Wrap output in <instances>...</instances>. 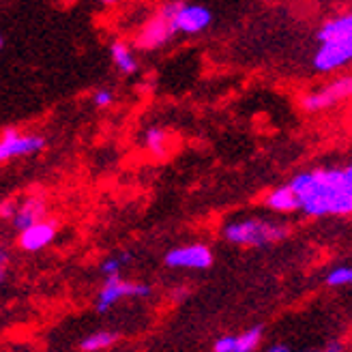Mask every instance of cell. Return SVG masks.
<instances>
[{"label": "cell", "instance_id": "cell-14", "mask_svg": "<svg viewBox=\"0 0 352 352\" xmlns=\"http://www.w3.org/2000/svg\"><path fill=\"white\" fill-rule=\"evenodd\" d=\"M110 54H112L114 65L120 69L122 74L131 76V74H135V72H138V60H135V56H133V52H131L125 43H122V41L112 43Z\"/></svg>", "mask_w": 352, "mask_h": 352}, {"label": "cell", "instance_id": "cell-27", "mask_svg": "<svg viewBox=\"0 0 352 352\" xmlns=\"http://www.w3.org/2000/svg\"><path fill=\"white\" fill-rule=\"evenodd\" d=\"M3 275H5V273H3V267H0V281H3Z\"/></svg>", "mask_w": 352, "mask_h": 352}, {"label": "cell", "instance_id": "cell-12", "mask_svg": "<svg viewBox=\"0 0 352 352\" xmlns=\"http://www.w3.org/2000/svg\"><path fill=\"white\" fill-rule=\"evenodd\" d=\"M43 215H45L43 200L41 198H28L24 204L17 206L13 223H15L17 230H26V228L34 226L37 221H43Z\"/></svg>", "mask_w": 352, "mask_h": 352}, {"label": "cell", "instance_id": "cell-17", "mask_svg": "<svg viewBox=\"0 0 352 352\" xmlns=\"http://www.w3.org/2000/svg\"><path fill=\"white\" fill-rule=\"evenodd\" d=\"M144 144L151 153L162 155L168 146V133L162 127H151L144 135Z\"/></svg>", "mask_w": 352, "mask_h": 352}, {"label": "cell", "instance_id": "cell-11", "mask_svg": "<svg viewBox=\"0 0 352 352\" xmlns=\"http://www.w3.org/2000/svg\"><path fill=\"white\" fill-rule=\"evenodd\" d=\"M352 39V15H338L329 20L320 30H318V41L322 43H338V41H348Z\"/></svg>", "mask_w": 352, "mask_h": 352}, {"label": "cell", "instance_id": "cell-10", "mask_svg": "<svg viewBox=\"0 0 352 352\" xmlns=\"http://www.w3.org/2000/svg\"><path fill=\"white\" fill-rule=\"evenodd\" d=\"M56 236V226L52 221H37L20 234V245L26 252H39Z\"/></svg>", "mask_w": 352, "mask_h": 352}, {"label": "cell", "instance_id": "cell-8", "mask_svg": "<svg viewBox=\"0 0 352 352\" xmlns=\"http://www.w3.org/2000/svg\"><path fill=\"white\" fill-rule=\"evenodd\" d=\"M213 13L200 5H181L179 11L172 17V28L174 32H185V34H198L204 28H208Z\"/></svg>", "mask_w": 352, "mask_h": 352}, {"label": "cell", "instance_id": "cell-21", "mask_svg": "<svg viewBox=\"0 0 352 352\" xmlns=\"http://www.w3.org/2000/svg\"><path fill=\"white\" fill-rule=\"evenodd\" d=\"M215 352H234V338H219L213 346Z\"/></svg>", "mask_w": 352, "mask_h": 352}, {"label": "cell", "instance_id": "cell-24", "mask_svg": "<svg viewBox=\"0 0 352 352\" xmlns=\"http://www.w3.org/2000/svg\"><path fill=\"white\" fill-rule=\"evenodd\" d=\"M269 352H290V350H288V346H281V344H279V346H273Z\"/></svg>", "mask_w": 352, "mask_h": 352}, {"label": "cell", "instance_id": "cell-4", "mask_svg": "<svg viewBox=\"0 0 352 352\" xmlns=\"http://www.w3.org/2000/svg\"><path fill=\"white\" fill-rule=\"evenodd\" d=\"M153 288L148 284H133V281H125L120 275L105 277V286L99 292V301H97V311H108L112 309L120 298L125 296H151Z\"/></svg>", "mask_w": 352, "mask_h": 352}, {"label": "cell", "instance_id": "cell-15", "mask_svg": "<svg viewBox=\"0 0 352 352\" xmlns=\"http://www.w3.org/2000/svg\"><path fill=\"white\" fill-rule=\"evenodd\" d=\"M116 340H118V333L114 331H97L93 336H88L86 340H82L80 348L84 352H97L103 348H110L112 344H116Z\"/></svg>", "mask_w": 352, "mask_h": 352}, {"label": "cell", "instance_id": "cell-26", "mask_svg": "<svg viewBox=\"0 0 352 352\" xmlns=\"http://www.w3.org/2000/svg\"><path fill=\"white\" fill-rule=\"evenodd\" d=\"M3 45H5V39H3V34H0V50H3Z\"/></svg>", "mask_w": 352, "mask_h": 352}, {"label": "cell", "instance_id": "cell-5", "mask_svg": "<svg viewBox=\"0 0 352 352\" xmlns=\"http://www.w3.org/2000/svg\"><path fill=\"white\" fill-rule=\"evenodd\" d=\"M350 93H352V80L350 78L333 80L331 84L322 86L320 91L305 95L303 97V108L307 112H320V110L333 108V105H338L340 101L348 99Z\"/></svg>", "mask_w": 352, "mask_h": 352}, {"label": "cell", "instance_id": "cell-19", "mask_svg": "<svg viewBox=\"0 0 352 352\" xmlns=\"http://www.w3.org/2000/svg\"><path fill=\"white\" fill-rule=\"evenodd\" d=\"M131 260V254L129 252H125V254H120L118 258H112V260H105L103 262V273H105V277H112V275H120V269H122V264L125 262H129Z\"/></svg>", "mask_w": 352, "mask_h": 352}, {"label": "cell", "instance_id": "cell-7", "mask_svg": "<svg viewBox=\"0 0 352 352\" xmlns=\"http://www.w3.org/2000/svg\"><path fill=\"white\" fill-rule=\"evenodd\" d=\"M166 264L172 269H208L213 264V252L200 243L185 245V248L168 252Z\"/></svg>", "mask_w": 352, "mask_h": 352}, {"label": "cell", "instance_id": "cell-2", "mask_svg": "<svg viewBox=\"0 0 352 352\" xmlns=\"http://www.w3.org/2000/svg\"><path fill=\"white\" fill-rule=\"evenodd\" d=\"M288 234V228L267 221V219H243L234 221L230 226H226L223 236L234 243V245H248V248H262V245H269L275 241H281Z\"/></svg>", "mask_w": 352, "mask_h": 352}, {"label": "cell", "instance_id": "cell-20", "mask_svg": "<svg viewBox=\"0 0 352 352\" xmlns=\"http://www.w3.org/2000/svg\"><path fill=\"white\" fill-rule=\"evenodd\" d=\"M93 103L97 108H108V105L114 103V93L108 91V88H99V91H95V95H93Z\"/></svg>", "mask_w": 352, "mask_h": 352}, {"label": "cell", "instance_id": "cell-1", "mask_svg": "<svg viewBox=\"0 0 352 352\" xmlns=\"http://www.w3.org/2000/svg\"><path fill=\"white\" fill-rule=\"evenodd\" d=\"M311 217L348 215L352 210V168H324L296 174L288 185Z\"/></svg>", "mask_w": 352, "mask_h": 352}, {"label": "cell", "instance_id": "cell-23", "mask_svg": "<svg viewBox=\"0 0 352 352\" xmlns=\"http://www.w3.org/2000/svg\"><path fill=\"white\" fill-rule=\"evenodd\" d=\"M344 350V346L340 344V342H333V344H329L322 352H342Z\"/></svg>", "mask_w": 352, "mask_h": 352}, {"label": "cell", "instance_id": "cell-16", "mask_svg": "<svg viewBox=\"0 0 352 352\" xmlns=\"http://www.w3.org/2000/svg\"><path fill=\"white\" fill-rule=\"evenodd\" d=\"M262 340V329L254 327L250 331H245L243 336L234 338V352H254Z\"/></svg>", "mask_w": 352, "mask_h": 352}, {"label": "cell", "instance_id": "cell-18", "mask_svg": "<svg viewBox=\"0 0 352 352\" xmlns=\"http://www.w3.org/2000/svg\"><path fill=\"white\" fill-rule=\"evenodd\" d=\"M352 281V269L350 267H338L327 275V284L338 288V286H348Z\"/></svg>", "mask_w": 352, "mask_h": 352}, {"label": "cell", "instance_id": "cell-6", "mask_svg": "<svg viewBox=\"0 0 352 352\" xmlns=\"http://www.w3.org/2000/svg\"><path fill=\"white\" fill-rule=\"evenodd\" d=\"M45 146V140L41 135H26L17 129L9 127L3 138H0V164L9 162L13 157H24L32 155Z\"/></svg>", "mask_w": 352, "mask_h": 352}, {"label": "cell", "instance_id": "cell-25", "mask_svg": "<svg viewBox=\"0 0 352 352\" xmlns=\"http://www.w3.org/2000/svg\"><path fill=\"white\" fill-rule=\"evenodd\" d=\"M5 260H7V254L3 252V248H0V264H3Z\"/></svg>", "mask_w": 352, "mask_h": 352}, {"label": "cell", "instance_id": "cell-22", "mask_svg": "<svg viewBox=\"0 0 352 352\" xmlns=\"http://www.w3.org/2000/svg\"><path fill=\"white\" fill-rule=\"evenodd\" d=\"M15 210H17V204L13 202V200H7V202H3L0 204V217H5V219H13L15 217Z\"/></svg>", "mask_w": 352, "mask_h": 352}, {"label": "cell", "instance_id": "cell-9", "mask_svg": "<svg viewBox=\"0 0 352 352\" xmlns=\"http://www.w3.org/2000/svg\"><path fill=\"white\" fill-rule=\"evenodd\" d=\"M350 58H352V39L338 41V43H322L314 56V67L322 74H329L348 65Z\"/></svg>", "mask_w": 352, "mask_h": 352}, {"label": "cell", "instance_id": "cell-13", "mask_svg": "<svg viewBox=\"0 0 352 352\" xmlns=\"http://www.w3.org/2000/svg\"><path fill=\"white\" fill-rule=\"evenodd\" d=\"M267 204L277 210V213H292V210L298 208V200L294 196V191L284 185V187H277L271 191V196L267 198Z\"/></svg>", "mask_w": 352, "mask_h": 352}, {"label": "cell", "instance_id": "cell-3", "mask_svg": "<svg viewBox=\"0 0 352 352\" xmlns=\"http://www.w3.org/2000/svg\"><path fill=\"white\" fill-rule=\"evenodd\" d=\"M176 11H179V5H164L162 11L157 15H153L151 20L142 26V30L138 32L135 45L140 50H157V47L166 45L174 34L172 17Z\"/></svg>", "mask_w": 352, "mask_h": 352}]
</instances>
